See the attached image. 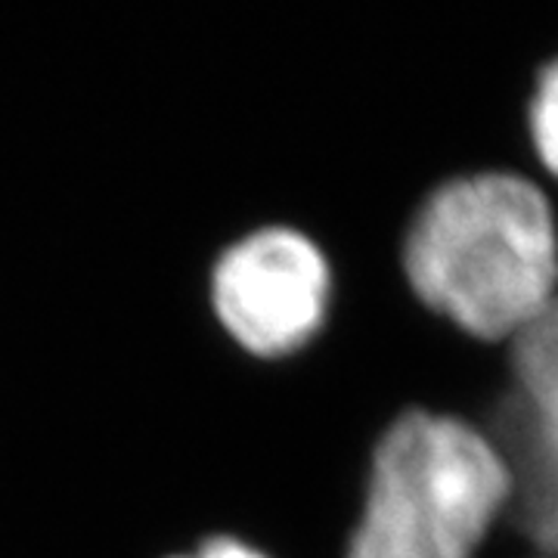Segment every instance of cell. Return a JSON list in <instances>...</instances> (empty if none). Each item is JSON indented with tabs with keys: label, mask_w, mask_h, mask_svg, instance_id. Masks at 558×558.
<instances>
[{
	"label": "cell",
	"mask_w": 558,
	"mask_h": 558,
	"mask_svg": "<svg viewBox=\"0 0 558 558\" xmlns=\"http://www.w3.org/2000/svg\"><path fill=\"white\" fill-rule=\"evenodd\" d=\"M400 267L432 314L502 344L553 304L558 227L546 186L519 171L438 183L400 240Z\"/></svg>",
	"instance_id": "1"
},
{
	"label": "cell",
	"mask_w": 558,
	"mask_h": 558,
	"mask_svg": "<svg viewBox=\"0 0 558 558\" xmlns=\"http://www.w3.org/2000/svg\"><path fill=\"white\" fill-rule=\"evenodd\" d=\"M512 497V475L475 425L407 407L373 444L344 558H475Z\"/></svg>",
	"instance_id": "2"
},
{
	"label": "cell",
	"mask_w": 558,
	"mask_h": 558,
	"mask_svg": "<svg viewBox=\"0 0 558 558\" xmlns=\"http://www.w3.org/2000/svg\"><path fill=\"white\" fill-rule=\"evenodd\" d=\"M211 307L248 357L282 363L319 339L332 307V260L295 223H264L220 252Z\"/></svg>",
	"instance_id": "3"
},
{
	"label": "cell",
	"mask_w": 558,
	"mask_h": 558,
	"mask_svg": "<svg viewBox=\"0 0 558 558\" xmlns=\"http://www.w3.org/2000/svg\"><path fill=\"white\" fill-rule=\"evenodd\" d=\"M527 137L539 174L558 183V57L537 72L527 102Z\"/></svg>",
	"instance_id": "4"
},
{
	"label": "cell",
	"mask_w": 558,
	"mask_h": 558,
	"mask_svg": "<svg viewBox=\"0 0 558 558\" xmlns=\"http://www.w3.org/2000/svg\"><path fill=\"white\" fill-rule=\"evenodd\" d=\"M178 558H274L267 549H260L255 543H245L240 537H211L202 543L193 556Z\"/></svg>",
	"instance_id": "5"
}]
</instances>
